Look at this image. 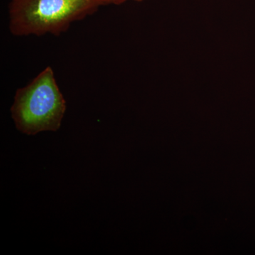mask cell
<instances>
[{"mask_svg":"<svg viewBox=\"0 0 255 255\" xmlns=\"http://www.w3.org/2000/svg\"><path fill=\"white\" fill-rule=\"evenodd\" d=\"M104 6L102 0H11L9 31L15 36H60Z\"/></svg>","mask_w":255,"mask_h":255,"instance_id":"obj_1","label":"cell"},{"mask_svg":"<svg viewBox=\"0 0 255 255\" xmlns=\"http://www.w3.org/2000/svg\"><path fill=\"white\" fill-rule=\"evenodd\" d=\"M65 111L66 102L50 66L43 69L27 85L16 90L11 108L16 128L26 135L56 131Z\"/></svg>","mask_w":255,"mask_h":255,"instance_id":"obj_2","label":"cell"},{"mask_svg":"<svg viewBox=\"0 0 255 255\" xmlns=\"http://www.w3.org/2000/svg\"><path fill=\"white\" fill-rule=\"evenodd\" d=\"M128 1V0H102L105 6L107 5H118L122 4V3L125 2V1ZM137 1H140V0H137Z\"/></svg>","mask_w":255,"mask_h":255,"instance_id":"obj_3","label":"cell"}]
</instances>
